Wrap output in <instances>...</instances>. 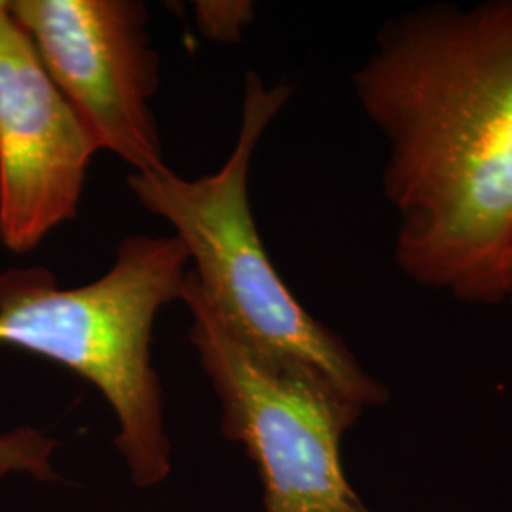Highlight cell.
Instances as JSON below:
<instances>
[{
    "mask_svg": "<svg viewBox=\"0 0 512 512\" xmlns=\"http://www.w3.org/2000/svg\"><path fill=\"white\" fill-rule=\"evenodd\" d=\"M384 137L395 264L467 304L503 302L512 245V0L389 19L353 76Z\"/></svg>",
    "mask_w": 512,
    "mask_h": 512,
    "instance_id": "cell-1",
    "label": "cell"
},
{
    "mask_svg": "<svg viewBox=\"0 0 512 512\" xmlns=\"http://www.w3.org/2000/svg\"><path fill=\"white\" fill-rule=\"evenodd\" d=\"M291 86H266L247 74L238 141L213 175L183 179L169 167L131 173L139 203L167 220L194 262L192 275L209 308L245 346L323 374L363 410L387 399L346 344L306 310L277 274L256 230L249 169L260 137L289 101Z\"/></svg>",
    "mask_w": 512,
    "mask_h": 512,
    "instance_id": "cell-2",
    "label": "cell"
},
{
    "mask_svg": "<svg viewBox=\"0 0 512 512\" xmlns=\"http://www.w3.org/2000/svg\"><path fill=\"white\" fill-rule=\"evenodd\" d=\"M188 253L175 236H129L109 272L61 289L46 268L0 274V344L37 353L95 385L120 433L116 446L139 486L169 475L160 378L150 361L158 311L181 300Z\"/></svg>",
    "mask_w": 512,
    "mask_h": 512,
    "instance_id": "cell-3",
    "label": "cell"
},
{
    "mask_svg": "<svg viewBox=\"0 0 512 512\" xmlns=\"http://www.w3.org/2000/svg\"><path fill=\"white\" fill-rule=\"evenodd\" d=\"M181 300L222 406V433L255 461L266 512H370L340 459L342 437L363 408L308 366L245 346L209 308L192 272Z\"/></svg>",
    "mask_w": 512,
    "mask_h": 512,
    "instance_id": "cell-4",
    "label": "cell"
},
{
    "mask_svg": "<svg viewBox=\"0 0 512 512\" xmlns=\"http://www.w3.org/2000/svg\"><path fill=\"white\" fill-rule=\"evenodd\" d=\"M10 14L99 150L133 173L167 165L150 99L160 57L150 48L147 8L135 0H16Z\"/></svg>",
    "mask_w": 512,
    "mask_h": 512,
    "instance_id": "cell-5",
    "label": "cell"
},
{
    "mask_svg": "<svg viewBox=\"0 0 512 512\" xmlns=\"http://www.w3.org/2000/svg\"><path fill=\"white\" fill-rule=\"evenodd\" d=\"M97 150L0 2V241L6 249L29 253L59 224L76 219Z\"/></svg>",
    "mask_w": 512,
    "mask_h": 512,
    "instance_id": "cell-6",
    "label": "cell"
},
{
    "mask_svg": "<svg viewBox=\"0 0 512 512\" xmlns=\"http://www.w3.org/2000/svg\"><path fill=\"white\" fill-rule=\"evenodd\" d=\"M54 448V440L29 427L0 435V478L14 471L31 473L42 480L54 478L50 463Z\"/></svg>",
    "mask_w": 512,
    "mask_h": 512,
    "instance_id": "cell-7",
    "label": "cell"
},
{
    "mask_svg": "<svg viewBox=\"0 0 512 512\" xmlns=\"http://www.w3.org/2000/svg\"><path fill=\"white\" fill-rule=\"evenodd\" d=\"M503 302H509L512 306V245L507 264H505V277H503Z\"/></svg>",
    "mask_w": 512,
    "mask_h": 512,
    "instance_id": "cell-8",
    "label": "cell"
}]
</instances>
